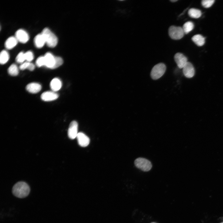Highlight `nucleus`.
Returning <instances> with one entry per match:
<instances>
[{
    "label": "nucleus",
    "instance_id": "nucleus-1",
    "mask_svg": "<svg viewBox=\"0 0 223 223\" xmlns=\"http://www.w3.org/2000/svg\"><path fill=\"white\" fill-rule=\"evenodd\" d=\"M30 189L28 185L24 181H19L13 186L12 192L15 196L20 198H25L29 194Z\"/></svg>",
    "mask_w": 223,
    "mask_h": 223
},
{
    "label": "nucleus",
    "instance_id": "nucleus-2",
    "mask_svg": "<svg viewBox=\"0 0 223 223\" xmlns=\"http://www.w3.org/2000/svg\"><path fill=\"white\" fill-rule=\"evenodd\" d=\"M45 39L46 43L50 47H55L58 43L56 36L48 28H44L42 33Z\"/></svg>",
    "mask_w": 223,
    "mask_h": 223
},
{
    "label": "nucleus",
    "instance_id": "nucleus-3",
    "mask_svg": "<svg viewBox=\"0 0 223 223\" xmlns=\"http://www.w3.org/2000/svg\"><path fill=\"white\" fill-rule=\"evenodd\" d=\"M166 69V66L163 63H160L155 65L151 70V77L153 80L159 79L164 75Z\"/></svg>",
    "mask_w": 223,
    "mask_h": 223
},
{
    "label": "nucleus",
    "instance_id": "nucleus-4",
    "mask_svg": "<svg viewBox=\"0 0 223 223\" xmlns=\"http://www.w3.org/2000/svg\"><path fill=\"white\" fill-rule=\"evenodd\" d=\"M135 166L144 172H147L151 168L152 165L147 159L141 157L136 159L134 161Z\"/></svg>",
    "mask_w": 223,
    "mask_h": 223
},
{
    "label": "nucleus",
    "instance_id": "nucleus-5",
    "mask_svg": "<svg viewBox=\"0 0 223 223\" xmlns=\"http://www.w3.org/2000/svg\"><path fill=\"white\" fill-rule=\"evenodd\" d=\"M168 33L170 37L174 40H179L184 36V33L182 27L171 26L168 29Z\"/></svg>",
    "mask_w": 223,
    "mask_h": 223
},
{
    "label": "nucleus",
    "instance_id": "nucleus-6",
    "mask_svg": "<svg viewBox=\"0 0 223 223\" xmlns=\"http://www.w3.org/2000/svg\"><path fill=\"white\" fill-rule=\"evenodd\" d=\"M78 124L75 120L72 121L69 125L68 129V137L73 139L77 137L78 133Z\"/></svg>",
    "mask_w": 223,
    "mask_h": 223
},
{
    "label": "nucleus",
    "instance_id": "nucleus-7",
    "mask_svg": "<svg viewBox=\"0 0 223 223\" xmlns=\"http://www.w3.org/2000/svg\"><path fill=\"white\" fill-rule=\"evenodd\" d=\"M174 59L178 67L180 68H183L188 62L186 57L181 53L176 54Z\"/></svg>",
    "mask_w": 223,
    "mask_h": 223
},
{
    "label": "nucleus",
    "instance_id": "nucleus-8",
    "mask_svg": "<svg viewBox=\"0 0 223 223\" xmlns=\"http://www.w3.org/2000/svg\"><path fill=\"white\" fill-rule=\"evenodd\" d=\"M183 68V73L188 78L192 77L195 74V70L192 64L188 62Z\"/></svg>",
    "mask_w": 223,
    "mask_h": 223
},
{
    "label": "nucleus",
    "instance_id": "nucleus-9",
    "mask_svg": "<svg viewBox=\"0 0 223 223\" xmlns=\"http://www.w3.org/2000/svg\"><path fill=\"white\" fill-rule=\"evenodd\" d=\"M15 37L18 41L23 43H26L29 39V36L27 33L21 29L18 30L16 32Z\"/></svg>",
    "mask_w": 223,
    "mask_h": 223
},
{
    "label": "nucleus",
    "instance_id": "nucleus-10",
    "mask_svg": "<svg viewBox=\"0 0 223 223\" xmlns=\"http://www.w3.org/2000/svg\"><path fill=\"white\" fill-rule=\"evenodd\" d=\"M76 138L78 144L82 147H86L90 143V139L89 138L82 132L78 133Z\"/></svg>",
    "mask_w": 223,
    "mask_h": 223
},
{
    "label": "nucleus",
    "instance_id": "nucleus-11",
    "mask_svg": "<svg viewBox=\"0 0 223 223\" xmlns=\"http://www.w3.org/2000/svg\"><path fill=\"white\" fill-rule=\"evenodd\" d=\"M59 95L54 91H47L44 92L41 95V99L45 101H50L57 99Z\"/></svg>",
    "mask_w": 223,
    "mask_h": 223
},
{
    "label": "nucleus",
    "instance_id": "nucleus-12",
    "mask_svg": "<svg viewBox=\"0 0 223 223\" xmlns=\"http://www.w3.org/2000/svg\"><path fill=\"white\" fill-rule=\"evenodd\" d=\"M45 66L52 69L55 63V56L50 52L46 53L44 56Z\"/></svg>",
    "mask_w": 223,
    "mask_h": 223
},
{
    "label": "nucleus",
    "instance_id": "nucleus-13",
    "mask_svg": "<svg viewBox=\"0 0 223 223\" xmlns=\"http://www.w3.org/2000/svg\"><path fill=\"white\" fill-rule=\"evenodd\" d=\"M42 88L41 85L37 83H31L27 85L26 89L28 92L35 94L40 91Z\"/></svg>",
    "mask_w": 223,
    "mask_h": 223
},
{
    "label": "nucleus",
    "instance_id": "nucleus-14",
    "mask_svg": "<svg viewBox=\"0 0 223 223\" xmlns=\"http://www.w3.org/2000/svg\"><path fill=\"white\" fill-rule=\"evenodd\" d=\"M62 85L61 81L57 78L53 79L50 84V87L54 92L59 90L61 87Z\"/></svg>",
    "mask_w": 223,
    "mask_h": 223
},
{
    "label": "nucleus",
    "instance_id": "nucleus-15",
    "mask_svg": "<svg viewBox=\"0 0 223 223\" xmlns=\"http://www.w3.org/2000/svg\"><path fill=\"white\" fill-rule=\"evenodd\" d=\"M36 46L39 48L42 47L46 43L45 39L42 33L37 35L34 39Z\"/></svg>",
    "mask_w": 223,
    "mask_h": 223
},
{
    "label": "nucleus",
    "instance_id": "nucleus-16",
    "mask_svg": "<svg viewBox=\"0 0 223 223\" xmlns=\"http://www.w3.org/2000/svg\"><path fill=\"white\" fill-rule=\"evenodd\" d=\"M18 41L15 37H9L5 42V45L6 48L8 49L13 48L17 45Z\"/></svg>",
    "mask_w": 223,
    "mask_h": 223
},
{
    "label": "nucleus",
    "instance_id": "nucleus-17",
    "mask_svg": "<svg viewBox=\"0 0 223 223\" xmlns=\"http://www.w3.org/2000/svg\"><path fill=\"white\" fill-rule=\"evenodd\" d=\"M192 41L198 46H203L205 42V38L200 34H196L192 37Z\"/></svg>",
    "mask_w": 223,
    "mask_h": 223
},
{
    "label": "nucleus",
    "instance_id": "nucleus-18",
    "mask_svg": "<svg viewBox=\"0 0 223 223\" xmlns=\"http://www.w3.org/2000/svg\"><path fill=\"white\" fill-rule=\"evenodd\" d=\"M188 14L191 18H198L201 16L202 13L201 11L198 9L192 8L188 11Z\"/></svg>",
    "mask_w": 223,
    "mask_h": 223
},
{
    "label": "nucleus",
    "instance_id": "nucleus-19",
    "mask_svg": "<svg viewBox=\"0 0 223 223\" xmlns=\"http://www.w3.org/2000/svg\"><path fill=\"white\" fill-rule=\"evenodd\" d=\"M194 28V24L191 21L186 22L182 27L184 33L187 34L191 31Z\"/></svg>",
    "mask_w": 223,
    "mask_h": 223
},
{
    "label": "nucleus",
    "instance_id": "nucleus-20",
    "mask_svg": "<svg viewBox=\"0 0 223 223\" xmlns=\"http://www.w3.org/2000/svg\"><path fill=\"white\" fill-rule=\"evenodd\" d=\"M9 56L7 52L5 50H2L0 53V63L3 64L6 63L8 60Z\"/></svg>",
    "mask_w": 223,
    "mask_h": 223
},
{
    "label": "nucleus",
    "instance_id": "nucleus-21",
    "mask_svg": "<svg viewBox=\"0 0 223 223\" xmlns=\"http://www.w3.org/2000/svg\"><path fill=\"white\" fill-rule=\"evenodd\" d=\"M8 72L9 74L13 76L17 75L19 73V70L16 65L15 64H12L8 69Z\"/></svg>",
    "mask_w": 223,
    "mask_h": 223
},
{
    "label": "nucleus",
    "instance_id": "nucleus-22",
    "mask_svg": "<svg viewBox=\"0 0 223 223\" xmlns=\"http://www.w3.org/2000/svg\"><path fill=\"white\" fill-rule=\"evenodd\" d=\"M63 63L62 59L59 57L55 56V63L52 69L56 68L62 65Z\"/></svg>",
    "mask_w": 223,
    "mask_h": 223
},
{
    "label": "nucleus",
    "instance_id": "nucleus-23",
    "mask_svg": "<svg viewBox=\"0 0 223 223\" xmlns=\"http://www.w3.org/2000/svg\"><path fill=\"white\" fill-rule=\"evenodd\" d=\"M214 2V0H203L201 2V4L204 7L208 8L210 7Z\"/></svg>",
    "mask_w": 223,
    "mask_h": 223
},
{
    "label": "nucleus",
    "instance_id": "nucleus-24",
    "mask_svg": "<svg viewBox=\"0 0 223 223\" xmlns=\"http://www.w3.org/2000/svg\"><path fill=\"white\" fill-rule=\"evenodd\" d=\"M17 62L19 63H22L25 60L24 53L21 52L19 53L17 56L16 59Z\"/></svg>",
    "mask_w": 223,
    "mask_h": 223
},
{
    "label": "nucleus",
    "instance_id": "nucleus-25",
    "mask_svg": "<svg viewBox=\"0 0 223 223\" xmlns=\"http://www.w3.org/2000/svg\"><path fill=\"white\" fill-rule=\"evenodd\" d=\"M36 64L39 67L45 66V60L44 56L39 57L36 61Z\"/></svg>",
    "mask_w": 223,
    "mask_h": 223
},
{
    "label": "nucleus",
    "instance_id": "nucleus-26",
    "mask_svg": "<svg viewBox=\"0 0 223 223\" xmlns=\"http://www.w3.org/2000/svg\"><path fill=\"white\" fill-rule=\"evenodd\" d=\"M25 60L27 62H30L33 59L34 56L33 53L29 51L24 53Z\"/></svg>",
    "mask_w": 223,
    "mask_h": 223
},
{
    "label": "nucleus",
    "instance_id": "nucleus-27",
    "mask_svg": "<svg viewBox=\"0 0 223 223\" xmlns=\"http://www.w3.org/2000/svg\"><path fill=\"white\" fill-rule=\"evenodd\" d=\"M30 63V62L27 61L23 63L20 66V69L21 70H24L27 69Z\"/></svg>",
    "mask_w": 223,
    "mask_h": 223
},
{
    "label": "nucleus",
    "instance_id": "nucleus-28",
    "mask_svg": "<svg viewBox=\"0 0 223 223\" xmlns=\"http://www.w3.org/2000/svg\"><path fill=\"white\" fill-rule=\"evenodd\" d=\"M35 68L34 64L30 63L27 69L30 71H32L34 70Z\"/></svg>",
    "mask_w": 223,
    "mask_h": 223
},
{
    "label": "nucleus",
    "instance_id": "nucleus-29",
    "mask_svg": "<svg viewBox=\"0 0 223 223\" xmlns=\"http://www.w3.org/2000/svg\"><path fill=\"white\" fill-rule=\"evenodd\" d=\"M177 1V0H170V1H171V2H176Z\"/></svg>",
    "mask_w": 223,
    "mask_h": 223
},
{
    "label": "nucleus",
    "instance_id": "nucleus-30",
    "mask_svg": "<svg viewBox=\"0 0 223 223\" xmlns=\"http://www.w3.org/2000/svg\"><path fill=\"white\" fill-rule=\"evenodd\" d=\"M221 223H223V222H221Z\"/></svg>",
    "mask_w": 223,
    "mask_h": 223
},
{
    "label": "nucleus",
    "instance_id": "nucleus-31",
    "mask_svg": "<svg viewBox=\"0 0 223 223\" xmlns=\"http://www.w3.org/2000/svg\"><path fill=\"white\" fill-rule=\"evenodd\" d=\"M155 223L153 222V223Z\"/></svg>",
    "mask_w": 223,
    "mask_h": 223
}]
</instances>
